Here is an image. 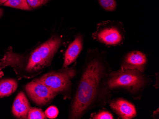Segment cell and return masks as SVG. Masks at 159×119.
Segmentation results:
<instances>
[{"instance_id": "2e32d148", "label": "cell", "mask_w": 159, "mask_h": 119, "mask_svg": "<svg viewBox=\"0 0 159 119\" xmlns=\"http://www.w3.org/2000/svg\"><path fill=\"white\" fill-rule=\"evenodd\" d=\"M58 109L54 106H50L46 109L45 112L46 118L49 119H55L58 116Z\"/></svg>"}, {"instance_id": "7c38bea8", "label": "cell", "mask_w": 159, "mask_h": 119, "mask_svg": "<svg viewBox=\"0 0 159 119\" xmlns=\"http://www.w3.org/2000/svg\"><path fill=\"white\" fill-rule=\"evenodd\" d=\"M3 5L23 10H30L31 9L26 0H8Z\"/></svg>"}, {"instance_id": "8992f818", "label": "cell", "mask_w": 159, "mask_h": 119, "mask_svg": "<svg viewBox=\"0 0 159 119\" xmlns=\"http://www.w3.org/2000/svg\"><path fill=\"white\" fill-rule=\"evenodd\" d=\"M93 35L97 40L108 46L119 45L124 39L121 29L113 25L98 28Z\"/></svg>"}, {"instance_id": "7a4b0ae2", "label": "cell", "mask_w": 159, "mask_h": 119, "mask_svg": "<svg viewBox=\"0 0 159 119\" xmlns=\"http://www.w3.org/2000/svg\"><path fill=\"white\" fill-rule=\"evenodd\" d=\"M61 44L60 37L52 36L27 56L14 53L10 48L0 62V69L11 66L19 76L31 77L51 64Z\"/></svg>"}, {"instance_id": "9a60e30c", "label": "cell", "mask_w": 159, "mask_h": 119, "mask_svg": "<svg viewBox=\"0 0 159 119\" xmlns=\"http://www.w3.org/2000/svg\"><path fill=\"white\" fill-rule=\"evenodd\" d=\"M92 119H113L112 114L110 112L107 110H100L98 113H95L92 117Z\"/></svg>"}, {"instance_id": "ba28073f", "label": "cell", "mask_w": 159, "mask_h": 119, "mask_svg": "<svg viewBox=\"0 0 159 119\" xmlns=\"http://www.w3.org/2000/svg\"><path fill=\"white\" fill-rule=\"evenodd\" d=\"M111 110L120 118L132 119L137 116V110L134 105L123 98L110 100L108 102Z\"/></svg>"}, {"instance_id": "5b68a950", "label": "cell", "mask_w": 159, "mask_h": 119, "mask_svg": "<svg viewBox=\"0 0 159 119\" xmlns=\"http://www.w3.org/2000/svg\"><path fill=\"white\" fill-rule=\"evenodd\" d=\"M25 89L32 101L39 105L47 104L57 95L44 83L37 79L28 83Z\"/></svg>"}, {"instance_id": "6da1fadb", "label": "cell", "mask_w": 159, "mask_h": 119, "mask_svg": "<svg viewBox=\"0 0 159 119\" xmlns=\"http://www.w3.org/2000/svg\"><path fill=\"white\" fill-rule=\"evenodd\" d=\"M87 57L77 89L71 103L69 119H80L91 109L105 106L102 87L111 71L106 58L99 53Z\"/></svg>"}, {"instance_id": "277c9868", "label": "cell", "mask_w": 159, "mask_h": 119, "mask_svg": "<svg viewBox=\"0 0 159 119\" xmlns=\"http://www.w3.org/2000/svg\"><path fill=\"white\" fill-rule=\"evenodd\" d=\"M56 71L51 72L43 75L37 80L44 83L56 94L66 95L71 88V79L75 71L73 68H66Z\"/></svg>"}, {"instance_id": "52a82bcc", "label": "cell", "mask_w": 159, "mask_h": 119, "mask_svg": "<svg viewBox=\"0 0 159 119\" xmlns=\"http://www.w3.org/2000/svg\"><path fill=\"white\" fill-rule=\"evenodd\" d=\"M147 64L146 55L140 51H133L125 56L120 62V68L137 70L144 73Z\"/></svg>"}, {"instance_id": "ac0fdd59", "label": "cell", "mask_w": 159, "mask_h": 119, "mask_svg": "<svg viewBox=\"0 0 159 119\" xmlns=\"http://www.w3.org/2000/svg\"><path fill=\"white\" fill-rule=\"evenodd\" d=\"M8 0H0V5H3Z\"/></svg>"}, {"instance_id": "5bb4252c", "label": "cell", "mask_w": 159, "mask_h": 119, "mask_svg": "<svg viewBox=\"0 0 159 119\" xmlns=\"http://www.w3.org/2000/svg\"><path fill=\"white\" fill-rule=\"evenodd\" d=\"M99 2L101 6L107 11H114L116 7L115 0H99Z\"/></svg>"}, {"instance_id": "d6986e66", "label": "cell", "mask_w": 159, "mask_h": 119, "mask_svg": "<svg viewBox=\"0 0 159 119\" xmlns=\"http://www.w3.org/2000/svg\"><path fill=\"white\" fill-rule=\"evenodd\" d=\"M2 15H3V11L2 9H0V18L2 16Z\"/></svg>"}, {"instance_id": "30bf717a", "label": "cell", "mask_w": 159, "mask_h": 119, "mask_svg": "<svg viewBox=\"0 0 159 119\" xmlns=\"http://www.w3.org/2000/svg\"><path fill=\"white\" fill-rule=\"evenodd\" d=\"M31 108L30 103L25 93L20 92L18 94L13 102L12 112L13 115L18 119H27Z\"/></svg>"}, {"instance_id": "3957f363", "label": "cell", "mask_w": 159, "mask_h": 119, "mask_svg": "<svg viewBox=\"0 0 159 119\" xmlns=\"http://www.w3.org/2000/svg\"><path fill=\"white\" fill-rule=\"evenodd\" d=\"M151 80L144 73L137 70L123 69L108 74L102 87L103 100L107 104L112 92L126 93L135 100L141 99L142 93L151 83Z\"/></svg>"}, {"instance_id": "4fadbf2b", "label": "cell", "mask_w": 159, "mask_h": 119, "mask_svg": "<svg viewBox=\"0 0 159 119\" xmlns=\"http://www.w3.org/2000/svg\"><path fill=\"white\" fill-rule=\"evenodd\" d=\"M27 119H45L46 116L41 109L31 107L28 113Z\"/></svg>"}, {"instance_id": "8fae6325", "label": "cell", "mask_w": 159, "mask_h": 119, "mask_svg": "<svg viewBox=\"0 0 159 119\" xmlns=\"http://www.w3.org/2000/svg\"><path fill=\"white\" fill-rule=\"evenodd\" d=\"M18 87V83L13 79H5L0 81V98L8 96L13 94Z\"/></svg>"}, {"instance_id": "e0dca14e", "label": "cell", "mask_w": 159, "mask_h": 119, "mask_svg": "<svg viewBox=\"0 0 159 119\" xmlns=\"http://www.w3.org/2000/svg\"><path fill=\"white\" fill-rule=\"evenodd\" d=\"M31 9L36 8L46 4L49 0H26Z\"/></svg>"}, {"instance_id": "9c48e42d", "label": "cell", "mask_w": 159, "mask_h": 119, "mask_svg": "<svg viewBox=\"0 0 159 119\" xmlns=\"http://www.w3.org/2000/svg\"><path fill=\"white\" fill-rule=\"evenodd\" d=\"M83 47L82 36L79 35L69 46L64 55L63 68H67L76 60Z\"/></svg>"}]
</instances>
